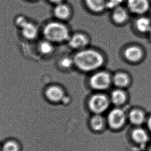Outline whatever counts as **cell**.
<instances>
[{
  "label": "cell",
  "instance_id": "6da1fadb",
  "mask_svg": "<svg viewBox=\"0 0 151 151\" xmlns=\"http://www.w3.org/2000/svg\"><path fill=\"white\" fill-rule=\"evenodd\" d=\"M74 65L82 71L91 72L102 66L104 59L98 52L92 50H82L76 54Z\"/></svg>",
  "mask_w": 151,
  "mask_h": 151
},
{
  "label": "cell",
  "instance_id": "7a4b0ae2",
  "mask_svg": "<svg viewBox=\"0 0 151 151\" xmlns=\"http://www.w3.org/2000/svg\"><path fill=\"white\" fill-rule=\"evenodd\" d=\"M43 34L45 39L53 43H62L70 38V32L65 25L59 22L49 23L45 26Z\"/></svg>",
  "mask_w": 151,
  "mask_h": 151
},
{
  "label": "cell",
  "instance_id": "3957f363",
  "mask_svg": "<svg viewBox=\"0 0 151 151\" xmlns=\"http://www.w3.org/2000/svg\"><path fill=\"white\" fill-rule=\"evenodd\" d=\"M125 3L129 12L138 16L145 15L151 8L150 0H125Z\"/></svg>",
  "mask_w": 151,
  "mask_h": 151
},
{
  "label": "cell",
  "instance_id": "277c9868",
  "mask_svg": "<svg viewBox=\"0 0 151 151\" xmlns=\"http://www.w3.org/2000/svg\"><path fill=\"white\" fill-rule=\"evenodd\" d=\"M109 101L106 96L102 94H95L90 99L89 106L90 110L96 114H100L108 108Z\"/></svg>",
  "mask_w": 151,
  "mask_h": 151
},
{
  "label": "cell",
  "instance_id": "5b68a950",
  "mask_svg": "<svg viewBox=\"0 0 151 151\" xmlns=\"http://www.w3.org/2000/svg\"><path fill=\"white\" fill-rule=\"evenodd\" d=\"M111 78L105 72H99L91 77L90 84L92 88L97 90L107 89L111 84Z\"/></svg>",
  "mask_w": 151,
  "mask_h": 151
},
{
  "label": "cell",
  "instance_id": "8992f818",
  "mask_svg": "<svg viewBox=\"0 0 151 151\" xmlns=\"http://www.w3.org/2000/svg\"><path fill=\"white\" fill-rule=\"evenodd\" d=\"M16 23L21 29L23 36L26 39L33 40L37 37L38 29L35 25L28 22L23 17H19Z\"/></svg>",
  "mask_w": 151,
  "mask_h": 151
},
{
  "label": "cell",
  "instance_id": "52a82bcc",
  "mask_svg": "<svg viewBox=\"0 0 151 151\" xmlns=\"http://www.w3.org/2000/svg\"><path fill=\"white\" fill-rule=\"evenodd\" d=\"M126 119V115L124 110L120 108H115L111 110L108 116V122L113 129H118L124 124Z\"/></svg>",
  "mask_w": 151,
  "mask_h": 151
},
{
  "label": "cell",
  "instance_id": "ba28073f",
  "mask_svg": "<svg viewBox=\"0 0 151 151\" xmlns=\"http://www.w3.org/2000/svg\"><path fill=\"white\" fill-rule=\"evenodd\" d=\"M130 14L131 13L126 7L121 5L111 10V17L114 23L116 24H122L128 20Z\"/></svg>",
  "mask_w": 151,
  "mask_h": 151
},
{
  "label": "cell",
  "instance_id": "9c48e42d",
  "mask_svg": "<svg viewBox=\"0 0 151 151\" xmlns=\"http://www.w3.org/2000/svg\"><path fill=\"white\" fill-rule=\"evenodd\" d=\"M45 95L48 100L55 103L63 101L65 97L62 88L57 86L49 87L45 91Z\"/></svg>",
  "mask_w": 151,
  "mask_h": 151
},
{
  "label": "cell",
  "instance_id": "30bf717a",
  "mask_svg": "<svg viewBox=\"0 0 151 151\" xmlns=\"http://www.w3.org/2000/svg\"><path fill=\"white\" fill-rule=\"evenodd\" d=\"M86 8L94 14H100L107 10L106 0H84Z\"/></svg>",
  "mask_w": 151,
  "mask_h": 151
},
{
  "label": "cell",
  "instance_id": "8fae6325",
  "mask_svg": "<svg viewBox=\"0 0 151 151\" xmlns=\"http://www.w3.org/2000/svg\"><path fill=\"white\" fill-rule=\"evenodd\" d=\"M68 45L74 49H80L85 47L89 42L88 39L85 35L81 33H76L70 36L68 40Z\"/></svg>",
  "mask_w": 151,
  "mask_h": 151
},
{
  "label": "cell",
  "instance_id": "7c38bea8",
  "mask_svg": "<svg viewBox=\"0 0 151 151\" xmlns=\"http://www.w3.org/2000/svg\"><path fill=\"white\" fill-rule=\"evenodd\" d=\"M135 27L140 33H149L151 29V19L145 15L139 16L135 20Z\"/></svg>",
  "mask_w": 151,
  "mask_h": 151
},
{
  "label": "cell",
  "instance_id": "4fadbf2b",
  "mask_svg": "<svg viewBox=\"0 0 151 151\" xmlns=\"http://www.w3.org/2000/svg\"><path fill=\"white\" fill-rule=\"evenodd\" d=\"M54 14L58 19L65 20L69 18L71 14V10L68 5L60 3L57 4L54 9Z\"/></svg>",
  "mask_w": 151,
  "mask_h": 151
},
{
  "label": "cell",
  "instance_id": "5bb4252c",
  "mask_svg": "<svg viewBox=\"0 0 151 151\" xmlns=\"http://www.w3.org/2000/svg\"><path fill=\"white\" fill-rule=\"evenodd\" d=\"M125 57L129 61L136 62L139 61L142 56V53L139 47L132 46L127 47L124 52Z\"/></svg>",
  "mask_w": 151,
  "mask_h": 151
},
{
  "label": "cell",
  "instance_id": "9a60e30c",
  "mask_svg": "<svg viewBox=\"0 0 151 151\" xmlns=\"http://www.w3.org/2000/svg\"><path fill=\"white\" fill-rule=\"evenodd\" d=\"M21 145L16 139L9 138L1 143V151H21Z\"/></svg>",
  "mask_w": 151,
  "mask_h": 151
},
{
  "label": "cell",
  "instance_id": "2e32d148",
  "mask_svg": "<svg viewBox=\"0 0 151 151\" xmlns=\"http://www.w3.org/2000/svg\"><path fill=\"white\" fill-rule=\"evenodd\" d=\"M131 136L133 140L136 142L141 145L147 143L149 138L146 132L140 128L135 129L132 132Z\"/></svg>",
  "mask_w": 151,
  "mask_h": 151
},
{
  "label": "cell",
  "instance_id": "e0dca14e",
  "mask_svg": "<svg viewBox=\"0 0 151 151\" xmlns=\"http://www.w3.org/2000/svg\"><path fill=\"white\" fill-rule=\"evenodd\" d=\"M129 118L131 122L133 124L140 125L144 122L145 116L140 110L135 109L130 112Z\"/></svg>",
  "mask_w": 151,
  "mask_h": 151
},
{
  "label": "cell",
  "instance_id": "ac0fdd59",
  "mask_svg": "<svg viewBox=\"0 0 151 151\" xmlns=\"http://www.w3.org/2000/svg\"><path fill=\"white\" fill-rule=\"evenodd\" d=\"M126 99V96L124 91L120 89L113 91L111 94V100L113 104L120 105L123 104Z\"/></svg>",
  "mask_w": 151,
  "mask_h": 151
},
{
  "label": "cell",
  "instance_id": "d6986e66",
  "mask_svg": "<svg viewBox=\"0 0 151 151\" xmlns=\"http://www.w3.org/2000/svg\"><path fill=\"white\" fill-rule=\"evenodd\" d=\"M38 50L42 55H50L54 50L53 43L46 39L44 41H41L38 45Z\"/></svg>",
  "mask_w": 151,
  "mask_h": 151
},
{
  "label": "cell",
  "instance_id": "ffe728a7",
  "mask_svg": "<svg viewBox=\"0 0 151 151\" xmlns=\"http://www.w3.org/2000/svg\"><path fill=\"white\" fill-rule=\"evenodd\" d=\"M129 78L125 74L118 73L115 75L113 82L115 86L119 88L124 87L128 84Z\"/></svg>",
  "mask_w": 151,
  "mask_h": 151
},
{
  "label": "cell",
  "instance_id": "44dd1931",
  "mask_svg": "<svg viewBox=\"0 0 151 151\" xmlns=\"http://www.w3.org/2000/svg\"><path fill=\"white\" fill-rule=\"evenodd\" d=\"M91 126L95 131H99L104 127V120L99 114H96L93 116L91 121Z\"/></svg>",
  "mask_w": 151,
  "mask_h": 151
},
{
  "label": "cell",
  "instance_id": "7402d4cb",
  "mask_svg": "<svg viewBox=\"0 0 151 151\" xmlns=\"http://www.w3.org/2000/svg\"><path fill=\"white\" fill-rule=\"evenodd\" d=\"M125 0H106L107 10H113L114 8L122 5Z\"/></svg>",
  "mask_w": 151,
  "mask_h": 151
},
{
  "label": "cell",
  "instance_id": "603a6c76",
  "mask_svg": "<svg viewBox=\"0 0 151 151\" xmlns=\"http://www.w3.org/2000/svg\"><path fill=\"white\" fill-rule=\"evenodd\" d=\"M73 64H74V59L70 57H63L60 61V65L61 67L65 69L71 67Z\"/></svg>",
  "mask_w": 151,
  "mask_h": 151
},
{
  "label": "cell",
  "instance_id": "cb8c5ba5",
  "mask_svg": "<svg viewBox=\"0 0 151 151\" xmlns=\"http://www.w3.org/2000/svg\"><path fill=\"white\" fill-rule=\"evenodd\" d=\"M147 127L151 132V116L147 121Z\"/></svg>",
  "mask_w": 151,
  "mask_h": 151
},
{
  "label": "cell",
  "instance_id": "d4e9b609",
  "mask_svg": "<svg viewBox=\"0 0 151 151\" xmlns=\"http://www.w3.org/2000/svg\"><path fill=\"white\" fill-rule=\"evenodd\" d=\"M49 1H50V2H52V3L59 4V3H62L63 0H49Z\"/></svg>",
  "mask_w": 151,
  "mask_h": 151
},
{
  "label": "cell",
  "instance_id": "484cf974",
  "mask_svg": "<svg viewBox=\"0 0 151 151\" xmlns=\"http://www.w3.org/2000/svg\"><path fill=\"white\" fill-rule=\"evenodd\" d=\"M149 34L150 36L151 37V29H150V30L149 32Z\"/></svg>",
  "mask_w": 151,
  "mask_h": 151
},
{
  "label": "cell",
  "instance_id": "4316f807",
  "mask_svg": "<svg viewBox=\"0 0 151 151\" xmlns=\"http://www.w3.org/2000/svg\"><path fill=\"white\" fill-rule=\"evenodd\" d=\"M0 151H1V143H0Z\"/></svg>",
  "mask_w": 151,
  "mask_h": 151
},
{
  "label": "cell",
  "instance_id": "83f0119b",
  "mask_svg": "<svg viewBox=\"0 0 151 151\" xmlns=\"http://www.w3.org/2000/svg\"><path fill=\"white\" fill-rule=\"evenodd\" d=\"M150 1H151V0H150Z\"/></svg>",
  "mask_w": 151,
  "mask_h": 151
},
{
  "label": "cell",
  "instance_id": "f1b7e54d",
  "mask_svg": "<svg viewBox=\"0 0 151 151\" xmlns=\"http://www.w3.org/2000/svg\"></svg>",
  "mask_w": 151,
  "mask_h": 151
}]
</instances>
